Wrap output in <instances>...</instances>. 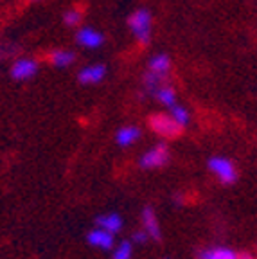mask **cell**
I'll return each mask as SVG.
<instances>
[{
  "instance_id": "obj_16",
  "label": "cell",
  "mask_w": 257,
  "mask_h": 259,
  "mask_svg": "<svg viewBox=\"0 0 257 259\" xmlns=\"http://www.w3.org/2000/svg\"><path fill=\"white\" fill-rule=\"evenodd\" d=\"M167 113L173 117V121L177 122L180 128H185V126L189 124L191 122V113H189V110L185 108V106H182V105H173L171 108H167Z\"/></svg>"
},
{
  "instance_id": "obj_22",
  "label": "cell",
  "mask_w": 257,
  "mask_h": 259,
  "mask_svg": "<svg viewBox=\"0 0 257 259\" xmlns=\"http://www.w3.org/2000/svg\"><path fill=\"white\" fill-rule=\"evenodd\" d=\"M237 259H255L252 252H237Z\"/></svg>"
},
{
  "instance_id": "obj_2",
  "label": "cell",
  "mask_w": 257,
  "mask_h": 259,
  "mask_svg": "<svg viewBox=\"0 0 257 259\" xmlns=\"http://www.w3.org/2000/svg\"><path fill=\"white\" fill-rule=\"evenodd\" d=\"M209 171L214 175V177L220 180L223 186H232L237 180V167L234 166V162L227 157H221V155H216V157H210L209 162Z\"/></svg>"
},
{
  "instance_id": "obj_3",
  "label": "cell",
  "mask_w": 257,
  "mask_h": 259,
  "mask_svg": "<svg viewBox=\"0 0 257 259\" xmlns=\"http://www.w3.org/2000/svg\"><path fill=\"white\" fill-rule=\"evenodd\" d=\"M148 122H149V128H151L153 134L160 135V137H164V139L178 137V135L182 134V130H184L173 121V117H171L167 112L153 113Z\"/></svg>"
},
{
  "instance_id": "obj_15",
  "label": "cell",
  "mask_w": 257,
  "mask_h": 259,
  "mask_svg": "<svg viewBox=\"0 0 257 259\" xmlns=\"http://www.w3.org/2000/svg\"><path fill=\"white\" fill-rule=\"evenodd\" d=\"M153 99H157L165 108H171L173 105H177V90L173 89V85L164 83L162 87H158L157 92L153 94Z\"/></svg>"
},
{
  "instance_id": "obj_14",
  "label": "cell",
  "mask_w": 257,
  "mask_h": 259,
  "mask_svg": "<svg viewBox=\"0 0 257 259\" xmlns=\"http://www.w3.org/2000/svg\"><path fill=\"white\" fill-rule=\"evenodd\" d=\"M196 259H237V252H234L229 247H209V248H201L196 254Z\"/></svg>"
},
{
  "instance_id": "obj_8",
  "label": "cell",
  "mask_w": 257,
  "mask_h": 259,
  "mask_svg": "<svg viewBox=\"0 0 257 259\" xmlns=\"http://www.w3.org/2000/svg\"><path fill=\"white\" fill-rule=\"evenodd\" d=\"M87 243H89L90 247L94 248H99V250H113V243H115V236L108 231H103L99 227L89 231L87 234Z\"/></svg>"
},
{
  "instance_id": "obj_4",
  "label": "cell",
  "mask_w": 257,
  "mask_h": 259,
  "mask_svg": "<svg viewBox=\"0 0 257 259\" xmlns=\"http://www.w3.org/2000/svg\"><path fill=\"white\" fill-rule=\"evenodd\" d=\"M169 148L165 142H158V144L151 146L149 150H146L144 153L139 158V166L142 169H158V167H164L169 162Z\"/></svg>"
},
{
  "instance_id": "obj_5",
  "label": "cell",
  "mask_w": 257,
  "mask_h": 259,
  "mask_svg": "<svg viewBox=\"0 0 257 259\" xmlns=\"http://www.w3.org/2000/svg\"><path fill=\"white\" fill-rule=\"evenodd\" d=\"M38 70H40V63H38L36 58L20 56L13 60L11 69H9V76L16 81H27L36 76Z\"/></svg>"
},
{
  "instance_id": "obj_6",
  "label": "cell",
  "mask_w": 257,
  "mask_h": 259,
  "mask_svg": "<svg viewBox=\"0 0 257 259\" xmlns=\"http://www.w3.org/2000/svg\"><path fill=\"white\" fill-rule=\"evenodd\" d=\"M76 44L83 49L94 51V49H99L105 44V34L92 25H81L76 31Z\"/></svg>"
},
{
  "instance_id": "obj_13",
  "label": "cell",
  "mask_w": 257,
  "mask_h": 259,
  "mask_svg": "<svg viewBox=\"0 0 257 259\" xmlns=\"http://www.w3.org/2000/svg\"><path fill=\"white\" fill-rule=\"evenodd\" d=\"M96 225L99 227V229H103V231H108L115 236L117 232H121V229H122V218L117 214V212H106V214L97 216Z\"/></svg>"
},
{
  "instance_id": "obj_17",
  "label": "cell",
  "mask_w": 257,
  "mask_h": 259,
  "mask_svg": "<svg viewBox=\"0 0 257 259\" xmlns=\"http://www.w3.org/2000/svg\"><path fill=\"white\" fill-rule=\"evenodd\" d=\"M63 24L67 27H77L79 29L83 25V9L81 8H68L63 13Z\"/></svg>"
},
{
  "instance_id": "obj_19",
  "label": "cell",
  "mask_w": 257,
  "mask_h": 259,
  "mask_svg": "<svg viewBox=\"0 0 257 259\" xmlns=\"http://www.w3.org/2000/svg\"><path fill=\"white\" fill-rule=\"evenodd\" d=\"M16 53H18V47L13 41H0V60L13 58Z\"/></svg>"
},
{
  "instance_id": "obj_21",
  "label": "cell",
  "mask_w": 257,
  "mask_h": 259,
  "mask_svg": "<svg viewBox=\"0 0 257 259\" xmlns=\"http://www.w3.org/2000/svg\"><path fill=\"white\" fill-rule=\"evenodd\" d=\"M184 198H185V196L182 193H175L173 194V202L177 203V205H184Z\"/></svg>"
},
{
  "instance_id": "obj_18",
  "label": "cell",
  "mask_w": 257,
  "mask_h": 259,
  "mask_svg": "<svg viewBox=\"0 0 257 259\" xmlns=\"http://www.w3.org/2000/svg\"><path fill=\"white\" fill-rule=\"evenodd\" d=\"M133 252V243L132 241H121L117 243V247L113 248V259H130Z\"/></svg>"
},
{
  "instance_id": "obj_11",
  "label": "cell",
  "mask_w": 257,
  "mask_h": 259,
  "mask_svg": "<svg viewBox=\"0 0 257 259\" xmlns=\"http://www.w3.org/2000/svg\"><path fill=\"white\" fill-rule=\"evenodd\" d=\"M47 61L56 69H67L76 61V54L70 49H53L47 54Z\"/></svg>"
},
{
  "instance_id": "obj_20",
  "label": "cell",
  "mask_w": 257,
  "mask_h": 259,
  "mask_svg": "<svg viewBox=\"0 0 257 259\" xmlns=\"http://www.w3.org/2000/svg\"><path fill=\"white\" fill-rule=\"evenodd\" d=\"M149 236L146 234V231H142V229H139V231H135L132 234V243H139V245H144V243H148Z\"/></svg>"
},
{
  "instance_id": "obj_24",
  "label": "cell",
  "mask_w": 257,
  "mask_h": 259,
  "mask_svg": "<svg viewBox=\"0 0 257 259\" xmlns=\"http://www.w3.org/2000/svg\"><path fill=\"white\" fill-rule=\"evenodd\" d=\"M164 259H171V257H164Z\"/></svg>"
},
{
  "instance_id": "obj_7",
  "label": "cell",
  "mask_w": 257,
  "mask_h": 259,
  "mask_svg": "<svg viewBox=\"0 0 257 259\" xmlns=\"http://www.w3.org/2000/svg\"><path fill=\"white\" fill-rule=\"evenodd\" d=\"M106 77V65L103 63H90L81 67L77 72V79L81 85H97Z\"/></svg>"
},
{
  "instance_id": "obj_1",
  "label": "cell",
  "mask_w": 257,
  "mask_h": 259,
  "mask_svg": "<svg viewBox=\"0 0 257 259\" xmlns=\"http://www.w3.org/2000/svg\"><path fill=\"white\" fill-rule=\"evenodd\" d=\"M128 29L141 45H148L153 34V16L149 9H135L128 16Z\"/></svg>"
},
{
  "instance_id": "obj_12",
  "label": "cell",
  "mask_w": 257,
  "mask_h": 259,
  "mask_svg": "<svg viewBox=\"0 0 257 259\" xmlns=\"http://www.w3.org/2000/svg\"><path fill=\"white\" fill-rule=\"evenodd\" d=\"M142 132L139 126L135 124H126V126H121V128L117 130L115 134V142L121 148H128V146H133L139 139H141Z\"/></svg>"
},
{
  "instance_id": "obj_23",
  "label": "cell",
  "mask_w": 257,
  "mask_h": 259,
  "mask_svg": "<svg viewBox=\"0 0 257 259\" xmlns=\"http://www.w3.org/2000/svg\"><path fill=\"white\" fill-rule=\"evenodd\" d=\"M29 2H38V0H29Z\"/></svg>"
},
{
  "instance_id": "obj_10",
  "label": "cell",
  "mask_w": 257,
  "mask_h": 259,
  "mask_svg": "<svg viewBox=\"0 0 257 259\" xmlns=\"http://www.w3.org/2000/svg\"><path fill=\"white\" fill-rule=\"evenodd\" d=\"M171 69H173V61L165 53H157L153 54L148 61V69L149 72L157 74V76L164 77V79H169V74H171Z\"/></svg>"
},
{
  "instance_id": "obj_9",
  "label": "cell",
  "mask_w": 257,
  "mask_h": 259,
  "mask_svg": "<svg viewBox=\"0 0 257 259\" xmlns=\"http://www.w3.org/2000/svg\"><path fill=\"white\" fill-rule=\"evenodd\" d=\"M142 231H146V234L149 236V239H155V241H160L162 239V231H160V223H158L157 212L153 207H144L142 209Z\"/></svg>"
}]
</instances>
